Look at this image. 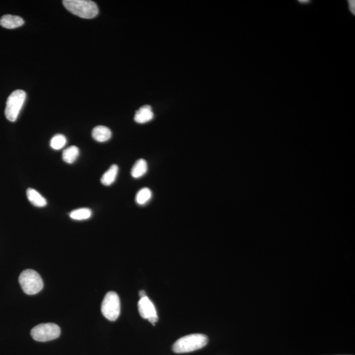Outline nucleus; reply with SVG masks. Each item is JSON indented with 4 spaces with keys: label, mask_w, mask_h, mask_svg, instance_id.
<instances>
[{
    "label": "nucleus",
    "mask_w": 355,
    "mask_h": 355,
    "mask_svg": "<svg viewBox=\"0 0 355 355\" xmlns=\"http://www.w3.org/2000/svg\"><path fill=\"white\" fill-rule=\"evenodd\" d=\"M151 196H152V193L150 189L148 187H144L138 192L135 196V201L138 204L143 205L146 204L151 200Z\"/></svg>",
    "instance_id": "16"
},
{
    "label": "nucleus",
    "mask_w": 355,
    "mask_h": 355,
    "mask_svg": "<svg viewBox=\"0 0 355 355\" xmlns=\"http://www.w3.org/2000/svg\"><path fill=\"white\" fill-rule=\"evenodd\" d=\"M79 155V149L76 146H72L65 149L63 153V159L67 163H73Z\"/></svg>",
    "instance_id": "14"
},
{
    "label": "nucleus",
    "mask_w": 355,
    "mask_h": 355,
    "mask_svg": "<svg viewBox=\"0 0 355 355\" xmlns=\"http://www.w3.org/2000/svg\"><path fill=\"white\" fill-rule=\"evenodd\" d=\"M101 313L107 320L115 321L121 313V302L119 295L114 291L106 294L101 304Z\"/></svg>",
    "instance_id": "5"
},
{
    "label": "nucleus",
    "mask_w": 355,
    "mask_h": 355,
    "mask_svg": "<svg viewBox=\"0 0 355 355\" xmlns=\"http://www.w3.org/2000/svg\"><path fill=\"white\" fill-rule=\"evenodd\" d=\"M92 137L98 142L108 141L112 138V133L110 129L104 126H98L93 129Z\"/></svg>",
    "instance_id": "10"
},
{
    "label": "nucleus",
    "mask_w": 355,
    "mask_h": 355,
    "mask_svg": "<svg viewBox=\"0 0 355 355\" xmlns=\"http://www.w3.org/2000/svg\"><path fill=\"white\" fill-rule=\"evenodd\" d=\"M63 4L72 14L84 19H92L99 13L96 4L89 0H64Z\"/></svg>",
    "instance_id": "2"
},
{
    "label": "nucleus",
    "mask_w": 355,
    "mask_h": 355,
    "mask_svg": "<svg viewBox=\"0 0 355 355\" xmlns=\"http://www.w3.org/2000/svg\"><path fill=\"white\" fill-rule=\"evenodd\" d=\"M153 116L154 115L151 110V106L144 105L143 107H140L139 110L135 113L134 121L137 123L144 124L151 121Z\"/></svg>",
    "instance_id": "9"
},
{
    "label": "nucleus",
    "mask_w": 355,
    "mask_h": 355,
    "mask_svg": "<svg viewBox=\"0 0 355 355\" xmlns=\"http://www.w3.org/2000/svg\"><path fill=\"white\" fill-rule=\"evenodd\" d=\"M26 196L29 201L34 206L44 207L47 205L46 199L35 189L29 188L27 189Z\"/></svg>",
    "instance_id": "11"
},
{
    "label": "nucleus",
    "mask_w": 355,
    "mask_h": 355,
    "mask_svg": "<svg viewBox=\"0 0 355 355\" xmlns=\"http://www.w3.org/2000/svg\"><path fill=\"white\" fill-rule=\"evenodd\" d=\"M208 341L209 339L204 334L188 335L176 341L173 346V350L176 353H186L195 351L206 346Z\"/></svg>",
    "instance_id": "1"
},
{
    "label": "nucleus",
    "mask_w": 355,
    "mask_h": 355,
    "mask_svg": "<svg viewBox=\"0 0 355 355\" xmlns=\"http://www.w3.org/2000/svg\"><path fill=\"white\" fill-rule=\"evenodd\" d=\"M92 212L91 210L88 208H82L74 210L70 213V217L73 220L83 221L87 220L91 217Z\"/></svg>",
    "instance_id": "15"
},
{
    "label": "nucleus",
    "mask_w": 355,
    "mask_h": 355,
    "mask_svg": "<svg viewBox=\"0 0 355 355\" xmlns=\"http://www.w3.org/2000/svg\"><path fill=\"white\" fill-rule=\"evenodd\" d=\"M148 171V163L144 159L138 160L131 171V175L133 178H139L143 176Z\"/></svg>",
    "instance_id": "13"
},
{
    "label": "nucleus",
    "mask_w": 355,
    "mask_h": 355,
    "mask_svg": "<svg viewBox=\"0 0 355 355\" xmlns=\"http://www.w3.org/2000/svg\"><path fill=\"white\" fill-rule=\"evenodd\" d=\"M139 311L142 317L148 319L149 322L155 324L158 321L155 307L150 299L147 297L140 298L139 302Z\"/></svg>",
    "instance_id": "7"
},
{
    "label": "nucleus",
    "mask_w": 355,
    "mask_h": 355,
    "mask_svg": "<svg viewBox=\"0 0 355 355\" xmlns=\"http://www.w3.org/2000/svg\"><path fill=\"white\" fill-rule=\"evenodd\" d=\"M67 144V139L62 134H57L52 138L50 142V146L55 150H60Z\"/></svg>",
    "instance_id": "17"
},
{
    "label": "nucleus",
    "mask_w": 355,
    "mask_h": 355,
    "mask_svg": "<svg viewBox=\"0 0 355 355\" xmlns=\"http://www.w3.org/2000/svg\"><path fill=\"white\" fill-rule=\"evenodd\" d=\"M31 334L34 340L46 342L58 338L61 334V329L58 325L47 323L36 325L32 329Z\"/></svg>",
    "instance_id": "6"
},
{
    "label": "nucleus",
    "mask_w": 355,
    "mask_h": 355,
    "mask_svg": "<svg viewBox=\"0 0 355 355\" xmlns=\"http://www.w3.org/2000/svg\"><path fill=\"white\" fill-rule=\"evenodd\" d=\"M26 97V93L23 90H17L11 93L6 103L5 115L7 119L11 122H15L17 119Z\"/></svg>",
    "instance_id": "4"
},
{
    "label": "nucleus",
    "mask_w": 355,
    "mask_h": 355,
    "mask_svg": "<svg viewBox=\"0 0 355 355\" xmlns=\"http://www.w3.org/2000/svg\"><path fill=\"white\" fill-rule=\"evenodd\" d=\"M299 2H304V4H306L307 2H309V1H299Z\"/></svg>",
    "instance_id": "20"
},
{
    "label": "nucleus",
    "mask_w": 355,
    "mask_h": 355,
    "mask_svg": "<svg viewBox=\"0 0 355 355\" xmlns=\"http://www.w3.org/2000/svg\"><path fill=\"white\" fill-rule=\"evenodd\" d=\"M24 20L19 16L6 15L0 19V25L4 28L13 29L23 25Z\"/></svg>",
    "instance_id": "8"
},
{
    "label": "nucleus",
    "mask_w": 355,
    "mask_h": 355,
    "mask_svg": "<svg viewBox=\"0 0 355 355\" xmlns=\"http://www.w3.org/2000/svg\"><path fill=\"white\" fill-rule=\"evenodd\" d=\"M19 281L22 291L28 295H35L40 292L44 286L43 280L36 271L27 269L19 276Z\"/></svg>",
    "instance_id": "3"
},
{
    "label": "nucleus",
    "mask_w": 355,
    "mask_h": 355,
    "mask_svg": "<svg viewBox=\"0 0 355 355\" xmlns=\"http://www.w3.org/2000/svg\"><path fill=\"white\" fill-rule=\"evenodd\" d=\"M118 172V166L117 165H113L101 177V182L102 184L106 185V186L112 185L116 180Z\"/></svg>",
    "instance_id": "12"
},
{
    "label": "nucleus",
    "mask_w": 355,
    "mask_h": 355,
    "mask_svg": "<svg viewBox=\"0 0 355 355\" xmlns=\"http://www.w3.org/2000/svg\"><path fill=\"white\" fill-rule=\"evenodd\" d=\"M350 11L354 15V1H348Z\"/></svg>",
    "instance_id": "18"
},
{
    "label": "nucleus",
    "mask_w": 355,
    "mask_h": 355,
    "mask_svg": "<svg viewBox=\"0 0 355 355\" xmlns=\"http://www.w3.org/2000/svg\"><path fill=\"white\" fill-rule=\"evenodd\" d=\"M139 294H140V298H143V297H146V296H147L146 292H145V291L144 290L140 291Z\"/></svg>",
    "instance_id": "19"
}]
</instances>
